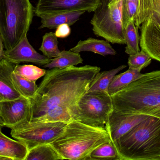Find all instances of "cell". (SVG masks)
<instances>
[{"label": "cell", "mask_w": 160, "mask_h": 160, "mask_svg": "<svg viewBox=\"0 0 160 160\" xmlns=\"http://www.w3.org/2000/svg\"><path fill=\"white\" fill-rule=\"evenodd\" d=\"M143 69V68H129L125 72L116 75L108 87V93L112 95L124 89L132 82L141 78L143 75L141 73V70Z\"/></svg>", "instance_id": "cell-18"}, {"label": "cell", "mask_w": 160, "mask_h": 160, "mask_svg": "<svg viewBox=\"0 0 160 160\" xmlns=\"http://www.w3.org/2000/svg\"><path fill=\"white\" fill-rule=\"evenodd\" d=\"M120 160H160V116L148 115L112 142Z\"/></svg>", "instance_id": "cell-3"}, {"label": "cell", "mask_w": 160, "mask_h": 160, "mask_svg": "<svg viewBox=\"0 0 160 160\" xmlns=\"http://www.w3.org/2000/svg\"><path fill=\"white\" fill-rule=\"evenodd\" d=\"M139 2L123 0L122 6L123 28L131 21H134L138 9Z\"/></svg>", "instance_id": "cell-29"}, {"label": "cell", "mask_w": 160, "mask_h": 160, "mask_svg": "<svg viewBox=\"0 0 160 160\" xmlns=\"http://www.w3.org/2000/svg\"><path fill=\"white\" fill-rule=\"evenodd\" d=\"M73 120L70 110L60 105L48 109L40 117L32 122H64L68 123Z\"/></svg>", "instance_id": "cell-20"}, {"label": "cell", "mask_w": 160, "mask_h": 160, "mask_svg": "<svg viewBox=\"0 0 160 160\" xmlns=\"http://www.w3.org/2000/svg\"><path fill=\"white\" fill-rule=\"evenodd\" d=\"M111 97L119 112L160 116V70L143 74Z\"/></svg>", "instance_id": "cell-2"}, {"label": "cell", "mask_w": 160, "mask_h": 160, "mask_svg": "<svg viewBox=\"0 0 160 160\" xmlns=\"http://www.w3.org/2000/svg\"><path fill=\"white\" fill-rule=\"evenodd\" d=\"M0 125V160H25L27 147L21 142L6 136Z\"/></svg>", "instance_id": "cell-14"}, {"label": "cell", "mask_w": 160, "mask_h": 160, "mask_svg": "<svg viewBox=\"0 0 160 160\" xmlns=\"http://www.w3.org/2000/svg\"><path fill=\"white\" fill-rule=\"evenodd\" d=\"M113 111L112 97L108 92L88 91L70 111L73 120L92 126L105 128Z\"/></svg>", "instance_id": "cell-6"}, {"label": "cell", "mask_w": 160, "mask_h": 160, "mask_svg": "<svg viewBox=\"0 0 160 160\" xmlns=\"http://www.w3.org/2000/svg\"><path fill=\"white\" fill-rule=\"evenodd\" d=\"M83 61V60L79 53L74 52L70 50L69 51L63 50L61 52L58 57L52 59L49 63L43 67L50 69L54 68H64L82 64Z\"/></svg>", "instance_id": "cell-21"}, {"label": "cell", "mask_w": 160, "mask_h": 160, "mask_svg": "<svg viewBox=\"0 0 160 160\" xmlns=\"http://www.w3.org/2000/svg\"><path fill=\"white\" fill-rule=\"evenodd\" d=\"M34 12L30 0H0V35L5 50L27 36Z\"/></svg>", "instance_id": "cell-5"}, {"label": "cell", "mask_w": 160, "mask_h": 160, "mask_svg": "<svg viewBox=\"0 0 160 160\" xmlns=\"http://www.w3.org/2000/svg\"><path fill=\"white\" fill-rule=\"evenodd\" d=\"M122 2L123 0H100L90 21L95 35L112 44H126Z\"/></svg>", "instance_id": "cell-7"}, {"label": "cell", "mask_w": 160, "mask_h": 160, "mask_svg": "<svg viewBox=\"0 0 160 160\" xmlns=\"http://www.w3.org/2000/svg\"><path fill=\"white\" fill-rule=\"evenodd\" d=\"M4 59L14 65L26 62L40 66L47 65L52 60L36 51L29 42L27 36L12 49L5 50Z\"/></svg>", "instance_id": "cell-11"}, {"label": "cell", "mask_w": 160, "mask_h": 160, "mask_svg": "<svg viewBox=\"0 0 160 160\" xmlns=\"http://www.w3.org/2000/svg\"><path fill=\"white\" fill-rule=\"evenodd\" d=\"M151 60L150 56L142 50L133 55H129L128 61L129 68H145L150 65Z\"/></svg>", "instance_id": "cell-30"}, {"label": "cell", "mask_w": 160, "mask_h": 160, "mask_svg": "<svg viewBox=\"0 0 160 160\" xmlns=\"http://www.w3.org/2000/svg\"><path fill=\"white\" fill-rule=\"evenodd\" d=\"M130 1H134V2H139V0H130Z\"/></svg>", "instance_id": "cell-34"}, {"label": "cell", "mask_w": 160, "mask_h": 160, "mask_svg": "<svg viewBox=\"0 0 160 160\" xmlns=\"http://www.w3.org/2000/svg\"><path fill=\"white\" fill-rule=\"evenodd\" d=\"M71 29L68 24H62L59 25L56 28L55 34L56 36L59 38H65L70 35Z\"/></svg>", "instance_id": "cell-31"}, {"label": "cell", "mask_w": 160, "mask_h": 160, "mask_svg": "<svg viewBox=\"0 0 160 160\" xmlns=\"http://www.w3.org/2000/svg\"><path fill=\"white\" fill-rule=\"evenodd\" d=\"M86 160H120L112 141L104 143L94 149Z\"/></svg>", "instance_id": "cell-26"}, {"label": "cell", "mask_w": 160, "mask_h": 160, "mask_svg": "<svg viewBox=\"0 0 160 160\" xmlns=\"http://www.w3.org/2000/svg\"><path fill=\"white\" fill-rule=\"evenodd\" d=\"M11 77L14 86L20 95L24 97L32 99L38 87L36 81L30 80L14 71L12 72Z\"/></svg>", "instance_id": "cell-25"}, {"label": "cell", "mask_w": 160, "mask_h": 160, "mask_svg": "<svg viewBox=\"0 0 160 160\" xmlns=\"http://www.w3.org/2000/svg\"><path fill=\"white\" fill-rule=\"evenodd\" d=\"M15 65L5 59L0 60V101L12 100L21 96L12 81V72Z\"/></svg>", "instance_id": "cell-15"}, {"label": "cell", "mask_w": 160, "mask_h": 160, "mask_svg": "<svg viewBox=\"0 0 160 160\" xmlns=\"http://www.w3.org/2000/svg\"><path fill=\"white\" fill-rule=\"evenodd\" d=\"M0 125L1 126H2L4 127L3 124L2 122V119H1V116H0Z\"/></svg>", "instance_id": "cell-33"}, {"label": "cell", "mask_w": 160, "mask_h": 160, "mask_svg": "<svg viewBox=\"0 0 160 160\" xmlns=\"http://www.w3.org/2000/svg\"><path fill=\"white\" fill-rule=\"evenodd\" d=\"M126 67V65H122L117 68L99 72L92 81L88 91H103L108 93V87L114 77Z\"/></svg>", "instance_id": "cell-22"}, {"label": "cell", "mask_w": 160, "mask_h": 160, "mask_svg": "<svg viewBox=\"0 0 160 160\" xmlns=\"http://www.w3.org/2000/svg\"><path fill=\"white\" fill-rule=\"evenodd\" d=\"M141 25L140 47L152 59L160 62V24L150 16Z\"/></svg>", "instance_id": "cell-12"}, {"label": "cell", "mask_w": 160, "mask_h": 160, "mask_svg": "<svg viewBox=\"0 0 160 160\" xmlns=\"http://www.w3.org/2000/svg\"><path fill=\"white\" fill-rule=\"evenodd\" d=\"M68 123L27 122L11 129L12 138L24 144L28 150L44 144H50L59 137Z\"/></svg>", "instance_id": "cell-8"}, {"label": "cell", "mask_w": 160, "mask_h": 160, "mask_svg": "<svg viewBox=\"0 0 160 160\" xmlns=\"http://www.w3.org/2000/svg\"><path fill=\"white\" fill-rule=\"evenodd\" d=\"M32 115V101L21 96L12 100L0 101V116L4 127L14 128L27 122H30Z\"/></svg>", "instance_id": "cell-10"}, {"label": "cell", "mask_w": 160, "mask_h": 160, "mask_svg": "<svg viewBox=\"0 0 160 160\" xmlns=\"http://www.w3.org/2000/svg\"><path fill=\"white\" fill-rule=\"evenodd\" d=\"M64 160L50 144L38 145L28 150L25 160Z\"/></svg>", "instance_id": "cell-23"}, {"label": "cell", "mask_w": 160, "mask_h": 160, "mask_svg": "<svg viewBox=\"0 0 160 160\" xmlns=\"http://www.w3.org/2000/svg\"><path fill=\"white\" fill-rule=\"evenodd\" d=\"M98 66L86 65L47 70L32 99L30 122L42 115L50 107L60 105L71 110L88 92L100 71Z\"/></svg>", "instance_id": "cell-1"}, {"label": "cell", "mask_w": 160, "mask_h": 160, "mask_svg": "<svg viewBox=\"0 0 160 160\" xmlns=\"http://www.w3.org/2000/svg\"><path fill=\"white\" fill-rule=\"evenodd\" d=\"M110 141L105 128L92 126L73 120L50 144L64 160H86L94 149Z\"/></svg>", "instance_id": "cell-4"}, {"label": "cell", "mask_w": 160, "mask_h": 160, "mask_svg": "<svg viewBox=\"0 0 160 160\" xmlns=\"http://www.w3.org/2000/svg\"><path fill=\"white\" fill-rule=\"evenodd\" d=\"M100 0H38L34 13L40 18L61 13L94 12Z\"/></svg>", "instance_id": "cell-9"}, {"label": "cell", "mask_w": 160, "mask_h": 160, "mask_svg": "<svg viewBox=\"0 0 160 160\" xmlns=\"http://www.w3.org/2000/svg\"><path fill=\"white\" fill-rule=\"evenodd\" d=\"M58 37L55 33H46L42 38V42L39 50L50 59L58 57L61 51L58 47Z\"/></svg>", "instance_id": "cell-27"}, {"label": "cell", "mask_w": 160, "mask_h": 160, "mask_svg": "<svg viewBox=\"0 0 160 160\" xmlns=\"http://www.w3.org/2000/svg\"><path fill=\"white\" fill-rule=\"evenodd\" d=\"M15 73L31 81H36L46 75L47 70L32 65H15L14 68Z\"/></svg>", "instance_id": "cell-28"}, {"label": "cell", "mask_w": 160, "mask_h": 160, "mask_svg": "<svg viewBox=\"0 0 160 160\" xmlns=\"http://www.w3.org/2000/svg\"><path fill=\"white\" fill-rule=\"evenodd\" d=\"M4 47L2 39L0 35V60L4 59V54L5 50Z\"/></svg>", "instance_id": "cell-32"}, {"label": "cell", "mask_w": 160, "mask_h": 160, "mask_svg": "<svg viewBox=\"0 0 160 160\" xmlns=\"http://www.w3.org/2000/svg\"><path fill=\"white\" fill-rule=\"evenodd\" d=\"M148 116L122 113L113 110L105 125V128L111 141L114 142L128 133Z\"/></svg>", "instance_id": "cell-13"}, {"label": "cell", "mask_w": 160, "mask_h": 160, "mask_svg": "<svg viewBox=\"0 0 160 160\" xmlns=\"http://www.w3.org/2000/svg\"><path fill=\"white\" fill-rule=\"evenodd\" d=\"M70 50L76 53L91 52L103 56L115 55L117 53L109 41L92 38H89L84 40H80L76 46Z\"/></svg>", "instance_id": "cell-16"}, {"label": "cell", "mask_w": 160, "mask_h": 160, "mask_svg": "<svg viewBox=\"0 0 160 160\" xmlns=\"http://www.w3.org/2000/svg\"><path fill=\"white\" fill-rule=\"evenodd\" d=\"M134 21L129 22L124 27L126 44L125 52L129 55H133L140 51V36Z\"/></svg>", "instance_id": "cell-24"}, {"label": "cell", "mask_w": 160, "mask_h": 160, "mask_svg": "<svg viewBox=\"0 0 160 160\" xmlns=\"http://www.w3.org/2000/svg\"><path fill=\"white\" fill-rule=\"evenodd\" d=\"M85 12H75L61 13L53 16L41 18V24L39 29L48 28L56 29L59 25L68 24L71 26L79 20L81 16Z\"/></svg>", "instance_id": "cell-19"}, {"label": "cell", "mask_w": 160, "mask_h": 160, "mask_svg": "<svg viewBox=\"0 0 160 160\" xmlns=\"http://www.w3.org/2000/svg\"><path fill=\"white\" fill-rule=\"evenodd\" d=\"M150 16H153L160 24V0H139L135 25L140 27Z\"/></svg>", "instance_id": "cell-17"}]
</instances>
